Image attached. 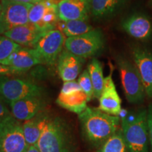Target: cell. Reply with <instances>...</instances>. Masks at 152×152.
<instances>
[{
  "instance_id": "obj_1",
  "label": "cell",
  "mask_w": 152,
  "mask_h": 152,
  "mask_svg": "<svg viewBox=\"0 0 152 152\" xmlns=\"http://www.w3.org/2000/svg\"><path fill=\"white\" fill-rule=\"evenodd\" d=\"M82 134L90 145L99 149L117 132L120 118L109 115L98 108L87 107L78 115Z\"/></svg>"
},
{
  "instance_id": "obj_2",
  "label": "cell",
  "mask_w": 152,
  "mask_h": 152,
  "mask_svg": "<svg viewBox=\"0 0 152 152\" xmlns=\"http://www.w3.org/2000/svg\"><path fill=\"white\" fill-rule=\"evenodd\" d=\"M37 146L40 152H73L75 145L69 125L61 118H50Z\"/></svg>"
},
{
  "instance_id": "obj_3",
  "label": "cell",
  "mask_w": 152,
  "mask_h": 152,
  "mask_svg": "<svg viewBox=\"0 0 152 152\" xmlns=\"http://www.w3.org/2000/svg\"><path fill=\"white\" fill-rule=\"evenodd\" d=\"M122 133L129 152H149L147 110L140 109L136 113L121 119Z\"/></svg>"
},
{
  "instance_id": "obj_4",
  "label": "cell",
  "mask_w": 152,
  "mask_h": 152,
  "mask_svg": "<svg viewBox=\"0 0 152 152\" xmlns=\"http://www.w3.org/2000/svg\"><path fill=\"white\" fill-rule=\"evenodd\" d=\"M117 65L127 100L132 104L141 103L146 93L137 68L130 61L121 56L117 58Z\"/></svg>"
},
{
  "instance_id": "obj_5",
  "label": "cell",
  "mask_w": 152,
  "mask_h": 152,
  "mask_svg": "<svg viewBox=\"0 0 152 152\" xmlns=\"http://www.w3.org/2000/svg\"><path fill=\"white\" fill-rule=\"evenodd\" d=\"M44 89L25 79L0 77V97L7 104L32 96H43Z\"/></svg>"
},
{
  "instance_id": "obj_6",
  "label": "cell",
  "mask_w": 152,
  "mask_h": 152,
  "mask_svg": "<svg viewBox=\"0 0 152 152\" xmlns=\"http://www.w3.org/2000/svg\"><path fill=\"white\" fill-rule=\"evenodd\" d=\"M23 124L12 115L0 121V152H26Z\"/></svg>"
},
{
  "instance_id": "obj_7",
  "label": "cell",
  "mask_w": 152,
  "mask_h": 152,
  "mask_svg": "<svg viewBox=\"0 0 152 152\" xmlns=\"http://www.w3.org/2000/svg\"><path fill=\"white\" fill-rule=\"evenodd\" d=\"M105 39L102 30L93 29L89 33L66 38L65 47L68 51L83 58H90L104 49Z\"/></svg>"
},
{
  "instance_id": "obj_8",
  "label": "cell",
  "mask_w": 152,
  "mask_h": 152,
  "mask_svg": "<svg viewBox=\"0 0 152 152\" xmlns=\"http://www.w3.org/2000/svg\"><path fill=\"white\" fill-rule=\"evenodd\" d=\"M2 10L0 18V35L28 23V15L33 4L1 0Z\"/></svg>"
},
{
  "instance_id": "obj_9",
  "label": "cell",
  "mask_w": 152,
  "mask_h": 152,
  "mask_svg": "<svg viewBox=\"0 0 152 152\" xmlns=\"http://www.w3.org/2000/svg\"><path fill=\"white\" fill-rule=\"evenodd\" d=\"M65 35L58 29L49 30L40 37L33 49L39 54L44 64L54 65L65 45Z\"/></svg>"
},
{
  "instance_id": "obj_10",
  "label": "cell",
  "mask_w": 152,
  "mask_h": 152,
  "mask_svg": "<svg viewBox=\"0 0 152 152\" xmlns=\"http://www.w3.org/2000/svg\"><path fill=\"white\" fill-rule=\"evenodd\" d=\"M44 64L42 59L35 49L21 47L13 52L1 64L9 66L16 73L26 72L33 66Z\"/></svg>"
},
{
  "instance_id": "obj_11",
  "label": "cell",
  "mask_w": 152,
  "mask_h": 152,
  "mask_svg": "<svg viewBox=\"0 0 152 152\" xmlns=\"http://www.w3.org/2000/svg\"><path fill=\"white\" fill-rule=\"evenodd\" d=\"M121 27L125 33L139 40H148L152 36L151 19L140 13H135L123 19Z\"/></svg>"
},
{
  "instance_id": "obj_12",
  "label": "cell",
  "mask_w": 152,
  "mask_h": 152,
  "mask_svg": "<svg viewBox=\"0 0 152 152\" xmlns=\"http://www.w3.org/2000/svg\"><path fill=\"white\" fill-rule=\"evenodd\" d=\"M11 115L19 121H26L45 111L46 102L43 96H32L11 102Z\"/></svg>"
},
{
  "instance_id": "obj_13",
  "label": "cell",
  "mask_w": 152,
  "mask_h": 152,
  "mask_svg": "<svg viewBox=\"0 0 152 152\" xmlns=\"http://www.w3.org/2000/svg\"><path fill=\"white\" fill-rule=\"evenodd\" d=\"M132 56L141 75L146 94L152 98V51L144 47H134Z\"/></svg>"
},
{
  "instance_id": "obj_14",
  "label": "cell",
  "mask_w": 152,
  "mask_h": 152,
  "mask_svg": "<svg viewBox=\"0 0 152 152\" xmlns=\"http://www.w3.org/2000/svg\"><path fill=\"white\" fill-rule=\"evenodd\" d=\"M47 32L42 30L36 24L28 23L9 30L4 36L20 46L33 48L37 42Z\"/></svg>"
},
{
  "instance_id": "obj_15",
  "label": "cell",
  "mask_w": 152,
  "mask_h": 152,
  "mask_svg": "<svg viewBox=\"0 0 152 152\" xmlns=\"http://www.w3.org/2000/svg\"><path fill=\"white\" fill-rule=\"evenodd\" d=\"M99 100V109L109 115L118 116L122 109L121 99L112 78V72L104 78V89Z\"/></svg>"
},
{
  "instance_id": "obj_16",
  "label": "cell",
  "mask_w": 152,
  "mask_h": 152,
  "mask_svg": "<svg viewBox=\"0 0 152 152\" xmlns=\"http://www.w3.org/2000/svg\"><path fill=\"white\" fill-rule=\"evenodd\" d=\"M85 58L72 54L65 49L57 60L58 75L64 82L75 80L82 70Z\"/></svg>"
},
{
  "instance_id": "obj_17",
  "label": "cell",
  "mask_w": 152,
  "mask_h": 152,
  "mask_svg": "<svg viewBox=\"0 0 152 152\" xmlns=\"http://www.w3.org/2000/svg\"><path fill=\"white\" fill-rule=\"evenodd\" d=\"M49 118L50 117L47 112L43 111L33 118L26 121L23 123L25 139L28 146L37 145Z\"/></svg>"
},
{
  "instance_id": "obj_18",
  "label": "cell",
  "mask_w": 152,
  "mask_h": 152,
  "mask_svg": "<svg viewBox=\"0 0 152 152\" xmlns=\"http://www.w3.org/2000/svg\"><path fill=\"white\" fill-rule=\"evenodd\" d=\"M88 98L83 90L69 94H59L56 103L61 107L76 114H80L87 109Z\"/></svg>"
},
{
  "instance_id": "obj_19",
  "label": "cell",
  "mask_w": 152,
  "mask_h": 152,
  "mask_svg": "<svg viewBox=\"0 0 152 152\" xmlns=\"http://www.w3.org/2000/svg\"><path fill=\"white\" fill-rule=\"evenodd\" d=\"M125 0H90V13L95 18L111 17L118 12Z\"/></svg>"
},
{
  "instance_id": "obj_20",
  "label": "cell",
  "mask_w": 152,
  "mask_h": 152,
  "mask_svg": "<svg viewBox=\"0 0 152 152\" xmlns=\"http://www.w3.org/2000/svg\"><path fill=\"white\" fill-rule=\"evenodd\" d=\"M56 29L61 30L67 37H75L89 33L94 29L87 20H70V21H58Z\"/></svg>"
},
{
  "instance_id": "obj_21",
  "label": "cell",
  "mask_w": 152,
  "mask_h": 152,
  "mask_svg": "<svg viewBox=\"0 0 152 152\" xmlns=\"http://www.w3.org/2000/svg\"><path fill=\"white\" fill-rule=\"evenodd\" d=\"M94 90V97L99 99L104 85L103 68L101 62L96 58H93L87 67Z\"/></svg>"
},
{
  "instance_id": "obj_22",
  "label": "cell",
  "mask_w": 152,
  "mask_h": 152,
  "mask_svg": "<svg viewBox=\"0 0 152 152\" xmlns=\"http://www.w3.org/2000/svg\"><path fill=\"white\" fill-rule=\"evenodd\" d=\"M97 152H129L123 138L122 130H118L99 148Z\"/></svg>"
},
{
  "instance_id": "obj_23",
  "label": "cell",
  "mask_w": 152,
  "mask_h": 152,
  "mask_svg": "<svg viewBox=\"0 0 152 152\" xmlns=\"http://www.w3.org/2000/svg\"><path fill=\"white\" fill-rule=\"evenodd\" d=\"M21 47L22 46L11 40L5 36L0 35V64L7 59L13 52Z\"/></svg>"
},
{
  "instance_id": "obj_24",
  "label": "cell",
  "mask_w": 152,
  "mask_h": 152,
  "mask_svg": "<svg viewBox=\"0 0 152 152\" xmlns=\"http://www.w3.org/2000/svg\"><path fill=\"white\" fill-rule=\"evenodd\" d=\"M78 83L80 86L82 90L84 92L88 98V102L94 97V90H93V85L91 80L90 73L88 70L85 69L83 73L80 74L78 78Z\"/></svg>"
},
{
  "instance_id": "obj_25",
  "label": "cell",
  "mask_w": 152,
  "mask_h": 152,
  "mask_svg": "<svg viewBox=\"0 0 152 152\" xmlns=\"http://www.w3.org/2000/svg\"><path fill=\"white\" fill-rule=\"evenodd\" d=\"M47 7L45 5L43 0L35 4H33L32 8L30 9L28 15V20L29 23L34 24H37L42 19L44 15L46 12Z\"/></svg>"
},
{
  "instance_id": "obj_26",
  "label": "cell",
  "mask_w": 152,
  "mask_h": 152,
  "mask_svg": "<svg viewBox=\"0 0 152 152\" xmlns=\"http://www.w3.org/2000/svg\"><path fill=\"white\" fill-rule=\"evenodd\" d=\"M80 90H82V89L80 86L78 82L75 80L64 82L61 90L60 94H69Z\"/></svg>"
},
{
  "instance_id": "obj_27",
  "label": "cell",
  "mask_w": 152,
  "mask_h": 152,
  "mask_svg": "<svg viewBox=\"0 0 152 152\" xmlns=\"http://www.w3.org/2000/svg\"><path fill=\"white\" fill-rule=\"evenodd\" d=\"M147 126L151 150L152 152V103L149 106L147 110Z\"/></svg>"
},
{
  "instance_id": "obj_28",
  "label": "cell",
  "mask_w": 152,
  "mask_h": 152,
  "mask_svg": "<svg viewBox=\"0 0 152 152\" xmlns=\"http://www.w3.org/2000/svg\"><path fill=\"white\" fill-rule=\"evenodd\" d=\"M11 113L7 106V103L0 97V121L11 115Z\"/></svg>"
},
{
  "instance_id": "obj_29",
  "label": "cell",
  "mask_w": 152,
  "mask_h": 152,
  "mask_svg": "<svg viewBox=\"0 0 152 152\" xmlns=\"http://www.w3.org/2000/svg\"><path fill=\"white\" fill-rule=\"evenodd\" d=\"M16 73V72L11 67L0 64V77H1V76H8Z\"/></svg>"
},
{
  "instance_id": "obj_30",
  "label": "cell",
  "mask_w": 152,
  "mask_h": 152,
  "mask_svg": "<svg viewBox=\"0 0 152 152\" xmlns=\"http://www.w3.org/2000/svg\"><path fill=\"white\" fill-rule=\"evenodd\" d=\"M9 1H15V2L23 3V4H35L42 0H9Z\"/></svg>"
},
{
  "instance_id": "obj_31",
  "label": "cell",
  "mask_w": 152,
  "mask_h": 152,
  "mask_svg": "<svg viewBox=\"0 0 152 152\" xmlns=\"http://www.w3.org/2000/svg\"><path fill=\"white\" fill-rule=\"evenodd\" d=\"M26 152H40L37 145L29 146Z\"/></svg>"
},
{
  "instance_id": "obj_32",
  "label": "cell",
  "mask_w": 152,
  "mask_h": 152,
  "mask_svg": "<svg viewBox=\"0 0 152 152\" xmlns=\"http://www.w3.org/2000/svg\"><path fill=\"white\" fill-rule=\"evenodd\" d=\"M1 10H2V6H1V1H0V18H1Z\"/></svg>"
}]
</instances>
